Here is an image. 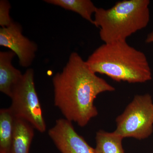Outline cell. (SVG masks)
Segmentation results:
<instances>
[{
    "label": "cell",
    "mask_w": 153,
    "mask_h": 153,
    "mask_svg": "<svg viewBox=\"0 0 153 153\" xmlns=\"http://www.w3.org/2000/svg\"><path fill=\"white\" fill-rule=\"evenodd\" d=\"M52 83L55 106L66 119L82 127L98 114L94 105L97 97L115 90L75 52L71 53L62 71L53 76Z\"/></svg>",
    "instance_id": "cell-1"
},
{
    "label": "cell",
    "mask_w": 153,
    "mask_h": 153,
    "mask_svg": "<svg viewBox=\"0 0 153 153\" xmlns=\"http://www.w3.org/2000/svg\"><path fill=\"white\" fill-rule=\"evenodd\" d=\"M95 74H105L117 82L144 83L152 79V73L144 53L126 41L101 45L86 61Z\"/></svg>",
    "instance_id": "cell-2"
},
{
    "label": "cell",
    "mask_w": 153,
    "mask_h": 153,
    "mask_svg": "<svg viewBox=\"0 0 153 153\" xmlns=\"http://www.w3.org/2000/svg\"><path fill=\"white\" fill-rule=\"evenodd\" d=\"M149 0H124L112 7L97 8L94 25L100 28V37L105 44L126 41L148 26L150 21Z\"/></svg>",
    "instance_id": "cell-3"
},
{
    "label": "cell",
    "mask_w": 153,
    "mask_h": 153,
    "mask_svg": "<svg viewBox=\"0 0 153 153\" xmlns=\"http://www.w3.org/2000/svg\"><path fill=\"white\" fill-rule=\"evenodd\" d=\"M115 133L123 138L142 140L153 132V102L149 94H137L116 119Z\"/></svg>",
    "instance_id": "cell-4"
},
{
    "label": "cell",
    "mask_w": 153,
    "mask_h": 153,
    "mask_svg": "<svg viewBox=\"0 0 153 153\" xmlns=\"http://www.w3.org/2000/svg\"><path fill=\"white\" fill-rule=\"evenodd\" d=\"M9 108L17 118L27 122L41 133L45 132L47 125L43 117L40 100L34 82V71L29 68L14 87Z\"/></svg>",
    "instance_id": "cell-5"
},
{
    "label": "cell",
    "mask_w": 153,
    "mask_h": 153,
    "mask_svg": "<svg viewBox=\"0 0 153 153\" xmlns=\"http://www.w3.org/2000/svg\"><path fill=\"white\" fill-rule=\"evenodd\" d=\"M0 46L10 49L18 56L20 66L27 68L36 57L38 46L22 33L19 23L13 22L8 27L0 29Z\"/></svg>",
    "instance_id": "cell-6"
},
{
    "label": "cell",
    "mask_w": 153,
    "mask_h": 153,
    "mask_svg": "<svg viewBox=\"0 0 153 153\" xmlns=\"http://www.w3.org/2000/svg\"><path fill=\"white\" fill-rule=\"evenodd\" d=\"M48 134L57 149L62 153H96L74 129L72 122L66 119L56 120Z\"/></svg>",
    "instance_id": "cell-7"
},
{
    "label": "cell",
    "mask_w": 153,
    "mask_h": 153,
    "mask_svg": "<svg viewBox=\"0 0 153 153\" xmlns=\"http://www.w3.org/2000/svg\"><path fill=\"white\" fill-rule=\"evenodd\" d=\"M15 55L11 50L0 52V91L10 97L14 87L23 75L13 66L12 61Z\"/></svg>",
    "instance_id": "cell-8"
},
{
    "label": "cell",
    "mask_w": 153,
    "mask_h": 153,
    "mask_svg": "<svg viewBox=\"0 0 153 153\" xmlns=\"http://www.w3.org/2000/svg\"><path fill=\"white\" fill-rule=\"evenodd\" d=\"M34 129L27 122L16 118L13 137L9 153H30V146L34 136Z\"/></svg>",
    "instance_id": "cell-9"
},
{
    "label": "cell",
    "mask_w": 153,
    "mask_h": 153,
    "mask_svg": "<svg viewBox=\"0 0 153 153\" xmlns=\"http://www.w3.org/2000/svg\"><path fill=\"white\" fill-rule=\"evenodd\" d=\"M16 119L9 108L0 110V153H10Z\"/></svg>",
    "instance_id": "cell-10"
},
{
    "label": "cell",
    "mask_w": 153,
    "mask_h": 153,
    "mask_svg": "<svg viewBox=\"0 0 153 153\" xmlns=\"http://www.w3.org/2000/svg\"><path fill=\"white\" fill-rule=\"evenodd\" d=\"M46 3L73 11L94 25L92 15L97 8L90 0H46Z\"/></svg>",
    "instance_id": "cell-11"
},
{
    "label": "cell",
    "mask_w": 153,
    "mask_h": 153,
    "mask_svg": "<svg viewBox=\"0 0 153 153\" xmlns=\"http://www.w3.org/2000/svg\"><path fill=\"white\" fill-rule=\"evenodd\" d=\"M96 153H125L122 145L123 138L114 132L100 130L96 135Z\"/></svg>",
    "instance_id": "cell-12"
},
{
    "label": "cell",
    "mask_w": 153,
    "mask_h": 153,
    "mask_svg": "<svg viewBox=\"0 0 153 153\" xmlns=\"http://www.w3.org/2000/svg\"><path fill=\"white\" fill-rule=\"evenodd\" d=\"M11 5L7 0L0 1V26L1 28L6 27L13 22L10 16Z\"/></svg>",
    "instance_id": "cell-13"
},
{
    "label": "cell",
    "mask_w": 153,
    "mask_h": 153,
    "mask_svg": "<svg viewBox=\"0 0 153 153\" xmlns=\"http://www.w3.org/2000/svg\"><path fill=\"white\" fill-rule=\"evenodd\" d=\"M145 41L146 43L148 44L153 43V31L148 34Z\"/></svg>",
    "instance_id": "cell-14"
},
{
    "label": "cell",
    "mask_w": 153,
    "mask_h": 153,
    "mask_svg": "<svg viewBox=\"0 0 153 153\" xmlns=\"http://www.w3.org/2000/svg\"><path fill=\"white\" fill-rule=\"evenodd\" d=\"M152 153H153V152Z\"/></svg>",
    "instance_id": "cell-15"
}]
</instances>
